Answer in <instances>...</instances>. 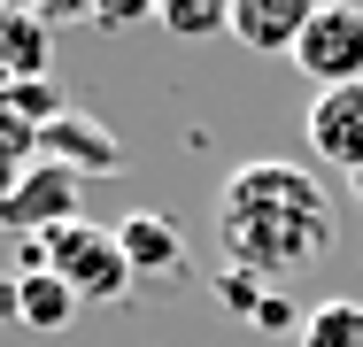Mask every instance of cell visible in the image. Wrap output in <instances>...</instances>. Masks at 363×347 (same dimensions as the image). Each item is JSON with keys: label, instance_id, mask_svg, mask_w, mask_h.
Segmentation results:
<instances>
[{"label": "cell", "instance_id": "obj_1", "mask_svg": "<svg viewBox=\"0 0 363 347\" xmlns=\"http://www.w3.org/2000/svg\"><path fill=\"white\" fill-rule=\"evenodd\" d=\"M209 224H217L224 271H247L263 285L317 271L340 239V208L317 186V170H301V162H240L217 186Z\"/></svg>", "mask_w": 363, "mask_h": 347}, {"label": "cell", "instance_id": "obj_2", "mask_svg": "<svg viewBox=\"0 0 363 347\" xmlns=\"http://www.w3.org/2000/svg\"><path fill=\"white\" fill-rule=\"evenodd\" d=\"M23 263H47L77 293V309H108V301H124L140 285L132 263H124V247H116V232L108 224H85V216L55 224L47 239H23Z\"/></svg>", "mask_w": 363, "mask_h": 347}, {"label": "cell", "instance_id": "obj_3", "mask_svg": "<svg viewBox=\"0 0 363 347\" xmlns=\"http://www.w3.org/2000/svg\"><path fill=\"white\" fill-rule=\"evenodd\" d=\"M294 69L317 85V93H340V85H363V8L356 0H317L301 47H294Z\"/></svg>", "mask_w": 363, "mask_h": 347}, {"label": "cell", "instance_id": "obj_4", "mask_svg": "<svg viewBox=\"0 0 363 347\" xmlns=\"http://www.w3.org/2000/svg\"><path fill=\"white\" fill-rule=\"evenodd\" d=\"M77 193H85V178H70L62 162H31L8 193H0V232H16V239H47L55 224H70L77 216Z\"/></svg>", "mask_w": 363, "mask_h": 347}, {"label": "cell", "instance_id": "obj_5", "mask_svg": "<svg viewBox=\"0 0 363 347\" xmlns=\"http://www.w3.org/2000/svg\"><path fill=\"white\" fill-rule=\"evenodd\" d=\"M116 247H124V263H132L140 285H186V278H194L186 232H178L162 208H132V216L116 224Z\"/></svg>", "mask_w": 363, "mask_h": 347}, {"label": "cell", "instance_id": "obj_6", "mask_svg": "<svg viewBox=\"0 0 363 347\" xmlns=\"http://www.w3.org/2000/svg\"><path fill=\"white\" fill-rule=\"evenodd\" d=\"M39 154L47 162H62L70 178H116L132 154H124V139L108 132L101 116H85V108H70V116H55L47 132H39Z\"/></svg>", "mask_w": 363, "mask_h": 347}, {"label": "cell", "instance_id": "obj_7", "mask_svg": "<svg viewBox=\"0 0 363 347\" xmlns=\"http://www.w3.org/2000/svg\"><path fill=\"white\" fill-rule=\"evenodd\" d=\"M309 154L348 170V178L363 170V85H340V93L309 101Z\"/></svg>", "mask_w": 363, "mask_h": 347}, {"label": "cell", "instance_id": "obj_8", "mask_svg": "<svg viewBox=\"0 0 363 347\" xmlns=\"http://www.w3.org/2000/svg\"><path fill=\"white\" fill-rule=\"evenodd\" d=\"M309 16H317V0H232V39L255 55H294Z\"/></svg>", "mask_w": 363, "mask_h": 347}, {"label": "cell", "instance_id": "obj_9", "mask_svg": "<svg viewBox=\"0 0 363 347\" xmlns=\"http://www.w3.org/2000/svg\"><path fill=\"white\" fill-rule=\"evenodd\" d=\"M23 77H47V23L16 0H0V93L23 85Z\"/></svg>", "mask_w": 363, "mask_h": 347}, {"label": "cell", "instance_id": "obj_10", "mask_svg": "<svg viewBox=\"0 0 363 347\" xmlns=\"http://www.w3.org/2000/svg\"><path fill=\"white\" fill-rule=\"evenodd\" d=\"M16 278H23V332H62L77 317V293L47 263H16Z\"/></svg>", "mask_w": 363, "mask_h": 347}, {"label": "cell", "instance_id": "obj_11", "mask_svg": "<svg viewBox=\"0 0 363 347\" xmlns=\"http://www.w3.org/2000/svg\"><path fill=\"white\" fill-rule=\"evenodd\" d=\"M0 108H8V116H23L31 132H47L55 116H70V101H62V77H55V69H47V77H23V85H8V93H0Z\"/></svg>", "mask_w": 363, "mask_h": 347}, {"label": "cell", "instance_id": "obj_12", "mask_svg": "<svg viewBox=\"0 0 363 347\" xmlns=\"http://www.w3.org/2000/svg\"><path fill=\"white\" fill-rule=\"evenodd\" d=\"M301 347H363V301H317L301 317Z\"/></svg>", "mask_w": 363, "mask_h": 347}, {"label": "cell", "instance_id": "obj_13", "mask_svg": "<svg viewBox=\"0 0 363 347\" xmlns=\"http://www.w3.org/2000/svg\"><path fill=\"white\" fill-rule=\"evenodd\" d=\"M162 31L178 39H209V31H232V0H155Z\"/></svg>", "mask_w": 363, "mask_h": 347}, {"label": "cell", "instance_id": "obj_14", "mask_svg": "<svg viewBox=\"0 0 363 347\" xmlns=\"http://www.w3.org/2000/svg\"><path fill=\"white\" fill-rule=\"evenodd\" d=\"M31 162H39V132H31L23 116H8V108H0V193H8Z\"/></svg>", "mask_w": 363, "mask_h": 347}, {"label": "cell", "instance_id": "obj_15", "mask_svg": "<svg viewBox=\"0 0 363 347\" xmlns=\"http://www.w3.org/2000/svg\"><path fill=\"white\" fill-rule=\"evenodd\" d=\"M217 301H224V309H240V317H255V309H263V278L224 271V278H217Z\"/></svg>", "mask_w": 363, "mask_h": 347}, {"label": "cell", "instance_id": "obj_16", "mask_svg": "<svg viewBox=\"0 0 363 347\" xmlns=\"http://www.w3.org/2000/svg\"><path fill=\"white\" fill-rule=\"evenodd\" d=\"M140 16H155V0H93V23H101V31H124V23H140Z\"/></svg>", "mask_w": 363, "mask_h": 347}, {"label": "cell", "instance_id": "obj_17", "mask_svg": "<svg viewBox=\"0 0 363 347\" xmlns=\"http://www.w3.org/2000/svg\"><path fill=\"white\" fill-rule=\"evenodd\" d=\"M255 324H263V332H294V340H301V309H294L286 293H263V309H255Z\"/></svg>", "mask_w": 363, "mask_h": 347}, {"label": "cell", "instance_id": "obj_18", "mask_svg": "<svg viewBox=\"0 0 363 347\" xmlns=\"http://www.w3.org/2000/svg\"><path fill=\"white\" fill-rule=\"evenodd\" d=\"M0 324H16V332H23V278H16V271L0 278Z\"/></svg>", "mask_w": 363, "mask_h": 347}, {"label": "cell", "instance_id": "obj_19", "mask_svg": "<svg viewBox=\"0 0 363 347\" xmlns=\"http://www.w3.org/2000/svg\"><path fill=\"white\" fill-rule=\"evenodd\" d=\"M348 193H356V208H363V170H356V178H348Z\"/></svg>", "mask_w": 363, "mask_h": 347}, {"label": "cell", "instance_id": "obj_20", "mask_svg": "<svg viewBox=\"0 0 363 347\" xmlns=\"http://www.w3.org/2000/svg\"><path fill=\"white\" fill-rule=\"evenodd\" d=\"M356 8H363V0H356Z\"/></svg>", "mask_w": 363, "mask_h": 347}]
</instances>
